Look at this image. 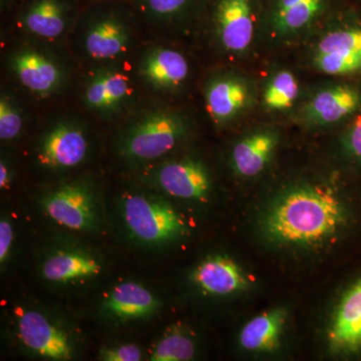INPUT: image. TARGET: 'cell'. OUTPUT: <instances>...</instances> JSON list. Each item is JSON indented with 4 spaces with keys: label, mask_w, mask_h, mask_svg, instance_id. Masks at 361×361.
Here are the masks:
<instances>
[{
    "label": "cell",
    "mask_w": 361,
    "mask_h": 361,
    "mask_svg": "<svg viewBox=\"0 0 361 361\" xmlns=\"http://www.w3.org/2000/svg\"><path fill=\"white\" fill-rule=\"evenodd\" d=\"M341 200L326 189L305 187L282 197L266 216L271 239L284 245H319L336 236L345 224Z\"/></svg>",
    "instance_id": "obj_1"
},
{
    "label": "cell",
    "mask_w": 361,
    "mask_h": 361,
    "mask_svg": "<svg viewBox=\"0 0 361 361\" xmlns=\"http://www.w3.org/2000/svg\"><path fill=\"white\" fill-rule=\"evenodd\" d=\"M186 132L187 122L180 114L149 111L126 130L121 140V154L135 163L157 160L174 149Z\"/></svg>",
    "instance_id": "obj_2"
},
{
    "label": "cell",
    "mask_w": 361,
    "mask_h": 361,
    "mask_svg": "<svg viewBox=\"0 0 361 361\" xmlns=\"http://www.w3.org/2000/svg\"><path fill=\"white\" fill-rule=\"evenodd\" d=\"M123 220L135 239L148 245H161L180 236L186 229L174 208L161 199L129 195L123 204Z\"/></svg>",
    "instance_id": "obj_3"
},
{
    "label": "cell",
    "mask_w": 361,
    "mask_h": 361,
    "mask_svg": "<svg viewBox=\"0 0 361 361\" xmlns=\"http://www.w3.org/2000/svg\"><path fill=\"white\" fill-rule=\"evenodd\" d=\"M45 212L59 225L77 231H92L97 225L94 196L85 184L66 185L47 194L42 201Z\"/></svg>",
    "instance_id": "obj_4"
},
{
    "label": "cell",
    "mask_w": 361,
    "mask_h": 361,
    "mask_svg": "<svg viewBox=\"0 0 361 361\" xmlns=\"http://www.w3.org/2000/svg\"><path fill=\"white\" fill-rule=\"evenodd\" d=\"M258 0H211V13L227 51H245L253 37Z\"/></svg>",
    "instance_id": "obj_5"
},
{
    "label": "cell",
    "mask_w": 361,
    "mask_h": 361,
    "mask_svg": "<svg viewBox=\"0 0 361 361\" xmlns=\"http://www.w3.org/2000/svg\"><path fill=\"white\" fill-rule=\"evenodd\" d=\"M315 66L331 75L361 71V26L339 28L327 33L317 45Z\"/></svg>",
    "instance_id": "obj_6"
},
{
    "label": "cell",
    "mask_w": 361,
    "mask_h": 361,
    "mask_svg": "<svg viewBox=\"0 0 361 361\" xmlns=\"http://www.w3.org/2000/svg\"><path fill=\"white\" fill-rule=\"evenodd\" d=\"M89 141L82 128L71 122L56 123L39 142V160L51 169H70L85 160Z\"/></svg>",
    "instance_id": "obj_7"
},
{
    "label": "cell",
    "mask_w": 361,
    "mask_h": 361,
    "mask_svg": "<svg viewBox=\"0 0 361 361\" xmlns=\"http://www.w3.org/2000/svg\"><path fill=\"white\" fill-rule=\"evenodd\" d=\"M153 178L161 190L176 198L204 201L210 193L211 180L206 168L190 159L164 164Z\"/></svg>",
    "instance_id": "obj_8"
},
{
    "label": "cell",
    "mask_w": 361,
    "mask_h": 361,
    "mask_svg": "<svg viewBox=\"0 0 361 361\" xmlns=\"http://www.w3.org/2000/svg\"><path fill=\"white\" fill-rule=\"evenodd\" d=\"M18 334L26 348L42 357L70 360L73 356L68 336L37 311H26L20 315Z\"/></svg>",
    "instance_id": "obj_9"
},
{
    "label": "cell",
    "mask_w": 361,
    "mask_h": 361,
    "mask_svg": "<svg viewBox=\"0 0 361 361\" xmlns=\"http://www.w3.org/2000/svg\"><path fill=\"white\" fill-rule=\"evenodd\" d=\"M129 44V26L115 9L97 13L85 30V51L94 59L116 58L127 51Z\"/></svg>",
    "instance_id": "obj_10"
},
{
    "label": "cell",
    "mask_w": 361,
    "mask_h": 361,
    "mask_svg": "<svg viewBox=\"0 0 361 361\" xmlns=\"http://www.w3.org/2000/svg\"><path fill=\"white\" fill-rule=\"evenodd\" d=\"M329 341L330 348L336 353L361 351V276L342 296L329 329Z\"/></svg>",
    "instance_id": "obj_11"
},
{
    "label": "cell",
    "mask_w": 361,
    "mask_h": 361,
    "mask_svg": "<svg viewBox=\"0 0 361 361\" xmlns=\"http://www.w3.org/2000/svg\"><path fill=\"white\" fill-rule=\"evenodd\" d=\"M11 66L18 80L37 96H51L63 82V71L56 61L42 52L26 49L16 52Z\"/></svg>",
    "instance_id": "obj_12"
},
{
    "label": "cell",
    "mask_w": 361,
    "mask_h": 361,
    "mask_svg": "<svg viewBox=\"0 0 361 361\" xmlns=\"http://www.w3.org/2000/svg\"><path fill=\"white\" fill-rule=\"evenodd\" d=\"M145 82L156 90L177 89L189 73L187 59L180 52L166 47H155L145 54L139 68Z\"/></svg>",
    "instance_id": "obj_13"
},
{
    "label": "cell",
    "mask_w": 361,
    "mask_h": 361,
    "mask_svg": "<svg viewBox=\"0 0 361 361\" xmlns=\"http://www.w3.org/2000/svg\"><path fill=\"white\" fill-rule=\"evenodd\" d=\"M130 92V80L125 73L102 70L90 78L85 87V102L90 110L110 116L121 110Z\"/></svg>",
    "instance_id": "obj_14"
},
{
    "label": "cell",
    "mask_w": 361,
    "mask_h": 361,
    "mask_svg": "<svg viewBox=\"0 0 361 361\" xmlns=\"http://www.w3.org/2000/svg\"><path fill=\"white\" fill-rule=\"evenodd\" d=\"M71 11L68 0H30L21 13V25L37 37L56 39L68 27Z\"/></svg>",
    "instance_id": "obj_15"
},
{
    "label": "cell",
    "mask_w": 361,
    "mask_h": 361,
    "mask_svg": "<svg viewBox=\"0 0 361 361\" xmlns=\"http://www.w3.org/2000/svg\"><path fill=\"white\" fill-rule=\"evenodd\" d=\"M192 278L202 290L212 295H229L247 287L243 271L224 256L207 258L195 269Z\"/></svg>",
    "instance_id": "obj_16"
},
{
    "label": "cell",
    "mask_w": 361,
    "mask_h": 361,
    "mask_svg": "<svg viewBox=\"0 0 361 361\" xmlns=\"http://www.w3.org/2000/svg\"><path fill=\"white\" fill-rule=\"evenodd\" d=\"M273 27L278 32H295L307 27L325 13L334 0H266Z\"/></svg>",
    "instance_id": "obj_17"
},
{
    "label": "cell",
    "mask_w": 361,
    "mask_h": 361,
    "mask_svg": "<svg viewBox=\"0 0 361 361\" xmlns=\"http://www.w3.org/2000/svg\"><path fill=\"white\" fill-rule=\"evenodd\" d=\"M156 297L135 282H125L115 287L104 303V307L121 320L148 317L158 308Z\"/></svg>",
    "instance_id": "obj_18"
},
{
    "label": "cell",
    "mask_w": 361,
    "mask_h": 361,
    "mask_svg": "<svg viewBox=\"0 0 361 361\" xmlns=\"http://www.w3.org/2000/svg\"><path fill=\"white\" fill-rule=\"evenodd\" d=\"M248 101L245 84L237 78H221L213 80L206 90V106L213 120L225 123L243 110Z\"/></svg>",
    "instance_id": "obj_19"
},
{
    "label": "cell",
    "mask_w": 361,
    "mask_h": 361,
    "mask_svg": "<svg viewBox=\"0 0 361 361\" xmlns=\"http://www.w3.org/2000/svg\"><path fill=\"white\" fill-rule=\"evenodd\" d=\"M360 104L355 90L336 87L320 92L306 106V116L316 123H336L355 111Z\"/></svg>",
    "instance_id": "obj_20"
},
{
    "label": "cell",
    "mask_w": 361,
    "mask_h": 361,
    "mask_svg": "<svg viewBox=\"0 0 361 361\" xmlns=\"http://www.w3.org/2000/svg\"><path fill=\"white\" fill-rule=\"evenodd\" d=\"M276 146V137L271 133H257L235 145L232 164L243 177H254L262 172Z\"/></svg>",
    "instance_id": "obj_21"
},
{
    "label": "cell",
    "mask_w": 361,
    "mask_h": 361,
    "mask_svg": "<svg viewBox=\"0 0 361 361\" xmlns=\"http://www.w3.org/2000/svg\"><path fill=\"white\" fill-rule=\"evenodd\" d=\"M101 271V265L96 259L80 252H59L47 259L42 266L45 279L56 283L87 279L97 276Z\"/></svg>",
    "instance_id": "obj_22"
},
{
    "label": "cell",
    "mask_w": 361,
    "mask_h": 361,
    "mask_svg": "<svg viewBox=\"0 0 361 361\" xmlns=\"http://www.w3.org/2000/svg\"><path fill=\"white\" fill-rule=\"evenodd\" d=\"M285 322V311H268L254 317L242 329L240 343L249 351H271L279 343Z\"/></svg>",
    "instance_id": "obj_23"
},
{
    "label": "cell",
    "mask_w": 361,
    "mask_h": 361,
    "mask_svg": "<svg viewBox=\"0 0 361 361\" xmlns=\"http://www.w3.org/2000/svg\"><path fill=\"white\" fill-rule=\"evenodd\" d=\"M299 87L295 77L289 71L278 73L265 92L266 106L272 110L289 108L298 97Z\"/></svg>",
    "instance_id": "obj_24"
},
{
    "label": "cell",
    "mask_w": 361,
    "mask_h": 361,
    "mask_svg": "<svg viewBox=\"0 0 361 361\" xmlns=\"http://www.w3.org/2000/svg\"><path fill=\"white\" fill-rule=\"evenodd\" d=\"M194 355L193 341L185 334L172 331L166 334L157 344L152 353L151 360L186 361L192 360Z\"/></svg>",
    "instance_id": "obj_25"
},
{
    "label": "cell",
    "mask_w": 361,
    "mask_h": 361,
    "mask_svg": "<svg viewBox=\"0 0 361 361\" xmlns=\"http://www.w3.org/2000/svg\"><path fill=\"white\" fill-rule=\"evenodd\" d=\"M137 7L156 20H171L186 13L199 0H135Z\"/></svg>",
    "instance_id": "obj_26"
},
{
    "label": "cell",
    "mask_w": 361,
    "mask_h": 361,
    "mask_svg": "<svg viewBox=\"0 0 361 361\" xmlns=\"http://www.w3.org/2000/svg\"><path fill=\"white\" fill-rule=\"evenodd\" d=\"M23 121L20 109L11 97H0V137L2 141L16 139L23 130Z\"/></svg>",
    "instance_id": "obj_27"
},
{
    "label": "cell",
    "mask_w": 361,
    "mask_h": 361,
    "mask_svg": "<svg viewBox=\"0 0 361 361\" xmlns=\"http://www.w3.org/2000/svg\"><path fill=\"white\" fill-rule=\"evenodd\" d=\"M142 350L135 344H123L114 348H104L99 358L106 361H139L142 360Z\"/></svg>",
    "instance_id": "obj_28"
},
{
    "label": "cell",
    "mask_w": 361,
    "mask_h": 361,
    "mask_svg": "<svg viewBox=\"0 0 361 361\" xmlns=\"http://www.w3.org/2000/svg\"><path fill=\"white\" fill-rule=\"evenodd\" d=\"M13 241V227L8 220L0 221V261L6 262Z\"/></svg>",
    "instance_id": "obj_29"
},
{
    "label": "cell",
    "mask_w": 361,
    "mask_h": 361,
    "mask_svg": "<svg viewBox=\"0 0 361 361\" xmlns=\"http://www.w3.org/2000/svg\"><path fill=\"white\" fill-rule=\"evenodd\" d=\"M348 144L353 155L361 158V116H356L349 130Z\"/></svg>",
    "instance_id": "obj_30"
},
{
    "label": "cell",
    "mask_w": 361,
    "mask_h": 361,
    "mask_svg": "<svg viewBox=\"0 0 361 361\" xmlns=\"http://www.w3.org/2000/svg\"><path fill=\"white\" fill-rule=\"evenodd\" d=\"M11 180V170L4 160L0 163V188L6 189Z\"/></svg>",
    "instance_id": "obj_31"
},
{
    "label": "cell",
    "mask_w": 361,
    "mask_h": 361,
    "mask_svg": "<svg viewBox=\"0 0 361 361\" xmlns=\"http://www.w3.org/2000/svg\"><path fill=\"white\" fill-rule=\"evenodd\" d=\"M16 1V0H0V2H1V8L7 9L9 6H13Z\"/></svg>",
    "instance_id": "obj_32"
}]
</instances>
